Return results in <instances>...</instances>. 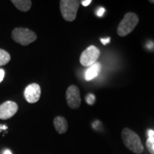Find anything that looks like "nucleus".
Returning a JSON list of instances; mask_svg holds the SVG:
<instances>
[{"mask_svg": "<svg viewBox=\"0 0 154 154\" xmlns=\"http://www.w3.org/2000/svg\"><path fill=\"white\" fill-rule=\"evenodd\" d=\"M0 128H2V129H4V130L7 129V126H5H5H2V125H0Z\"/></svg>", "mask_w": 154, "mask_h": 154, "instance_id": "obj_20", "label": "nucleus"}, {"mask_svg": "<svg viewBox=\"0 0 154 154\" xmlns=\"http://www.w3.org/2000/svg\"><path fill=\"white\" fill-rule=\"evenodd\" d=\"M100 51L95 46H90L82 53L80 56V63L84 66H91L99 59Z\"/></svg>", "mask_w": 154, "mask_h": 154, "instance_id": "obj_5", "label": "nucleus"}, {"mask_svg": "<svg viewBox=\"0 0 154 154\" xmlns=\"http://www.w3.org/2000/svg\"><path fill=\"white\" fill-rule=\"evenodd\" d=\"M4 154H12V153H11L9 150H6V151H5V153H4Z\"/></svg>", "mask_w": 154, "mask_h": 154, "instance_id": "obj_21", "label": "nucleus"}, {"mask_svg": "<svg viewBox=\"0 0 154 154\" xmlns=\"http://www.w3.org/2000/svg\"><path fill=\"white\" fill-rule=\"evenodd\" d=\"M11 2L19 10L24 12L28 11L32 7V1L30 0H12Z\"/></svg>", "mask_w": 154, "mask_h": 154, "instance_id": "obj_11", "label": "nucleus"}, {"mask_svg": "<svg viewBox=\"0 0 154 154\" xmlns=\"http://www.w3.org/2000/svg\"><path fill=\"white\" fill-rule=\"evenodd\" d=\"M105 12V9L104 8H100L99 9V10L98 11V12H97V15L98 16H99V17H101L102 15L103 14V13Z\"/></svg>", "mask_w": 154, "mask_h": 154, "instance_id": "obj_18", "label": "nucleus"}, {"mask_svg": "<svg viewBox=\"0 0 154 154\" xmlns=\"http://www.w3.org/2000/svg\"><path fill=\"white\" fill-rule=\"evenodd\" d=\"M121 137L126 148L136 154H141L143 151L142 144L138 135L128 128H125L121 132Z\"/></svg>", "mask_w": 154, "mask_h": 154, "instance_id": "obj_1", "label": "nucleus"}, {"mask_svg": "<svg viewBox=\"0 0 154 154\" xmlns=\"http://www.w3.org/2000/svg\"><path fill=\"white\" fill-rule=\"evenodd\" d=\"M11 60L10 54L5 50L0 49V66H5Z\"/></svg>", "mask_w": 154, "mask_h": 154, "instance_id": "obj_12", "label": "nucleus"}, {"mask_svg": "<svg viewBox=\"0 0 154 154\" xmlns=\"http://www.w3.org/2000/svg\"><path fill=\"white\" fill-rule=\"evenodd\" d=\"M24 95L26 101L29 103H36L41 96V87L36 83L31 84L25 88Z\"/></svg>", "mask_w": 154, "mask_h": 154, "instance_id": "obj_8", "label": "nucleus"}, {"mask_svg": "<svg viewBox=\"0 0 154 154\" xmlns=\"http://www.w3.org/2000/svg\"><path fill=\"white\" fill-rule=\"evenodd\" d=\"M149 2L150 3H152V4H154V1H151V0H150Z\"/></svg>", "mask_w": 154, "mask_h": 154, "instance_id": "obj_22", "label": "nucleus"}, {"mask_svg": "<svg viewBox=\"0 0 154 154\" xmlns=\"http://www.w3.org/2000/svg\"><path fill=\"white\" fill-rule=\"evenodd\" d=\"M60 11L62 17L67 22H73L76 18L81 1L78 0H61Z\"/></svg>", "mask_w": 154, "mask_h": 154, "instance_id": "obj_3", "label": "nucleus"}, {"mask_svg": "<svg viewBox=\"0 0 154 154\" xmlns=\"http://www.w3.org/2000/svg\"><path fill=\"white\" fill-rule=\"evenodd\" d=\"M11 37L17 43L22 46H27L36 41L37 36L29 29L17 27L12 31Z\"/></svg>", "mask_w": 154, "mask_h": 154, "instance_id": "obj_4", "label": "nucleus"}, {"mask_svg": "<svg viewBox=\"0 0 154 154\" xmlns=\"http://www.w3.org/2000/svg\"><path fill=\"white\" fill-rule=\"evenodd\" d=\"M111 41V38L109 37H107V38H101V42L103 44H107L108 43H109V42Z\"/></svg>", "mask_w": 154, "mask_h": 154, "instance_id": "obj_17", "label": "nucleus"}, {"mask_svg": "<svg viewBox=\"0 0 154 154\" xmlns=\"http://www.w3.org/2000/svg\"><path fill=\"white\" fill-rule=\"evenodd\" d=\"M81 3L84 7H87L91 3V0H82V1H81Z\"/></svg>", "mask_w": 154, "mask_h": 154, "instance_id": "obj_15", "label": "nucleus"}, {"mask_svg": "<svg viewBox=\"0 0 154 154\" xmlns=\"http://www.w3.org/2000/svg\"><path fill=\"white\" fill-rule=\"evenodd\" d=\"M138 22L139 19L137 14L133 12L126 13L124 15V19L119 23L117 28V34L121 37L127 36L134 30Z\"/></svg>", "mask_w": 154, "mask_h": 154, "instance_id": "obj_2", "label": "nucleus"}, {"mask_svg": "<svg viewBox=\"0 0 154 154\" xmlns=\"http://www.w3.org/2000/svg\"><path fill=\"white\" fill-rule=\"evenodd\" d=\"M148 135H149V137H154V131L149 130L148 131Z\"/></svg>", "mask_w": 154, "mask_h": 154, "instance_id": "obj_19", "label": "nucleus"}, {"mask_svg": "<svg viewBox=\"0 0 154 154\" xmlns=\"http://www.w3.org/2000/svg\"><path fill=\"white\" fill-rule=\"evenodd\" d=\"M18 105L16 102L7 101L0 105V119L7 120L16 114L18 111Z\"/></svg>", "mask_w": 154, "mask_h": 154, "instance_id": "obj_7", "label": "nucleus"}, {"mask_svg": "<svg viewBox=\"0 0 154 154\" xmlns=\"http://www.w3.org/2000/svg\"><path fill=\"white\" fill-rule=\"evenodd\" d=\"M66 100L69 108L72 109H79L82 102L79 88L75 85L69 86L66 92Z\"/></svg>", "mask_w": 154, "mask_h": 154, "instance_id": "obj_6", "label": "nucleus"}, {"mask_svg": "<svg viewBox=\"0 0 154 154\" xmlns=\"http://www.w3.org/2000/svg\"><path fill=\"white\" fill-rule=\"evenodd\" d=\"M101 70V63L96 62L89 66L85 74V79L86 81H91L99 75Z\"/></svg>", "mask_w": 154, "mask_h": 154, "instance_id": "obj_10", "label": "nucleus"}, {"mask_svg": "<svg viewBox=\"0 0 154 154\" xmlns=\"http://www.w3.org/2000/svg\"><path fill=\"white\" fill-rule=\"evenodd\" d=\"M146 147L151 154H154V137H149L146 140Z\"/></svg>", "mask_w": 154, "mask_h": 154, "instance_id": "obj_13", "label": "nucleus"}, {"mask_svg": "<svg viewBox=\"0 0 154 154\" xmlns=\"http://www.w3.org/2000/svg\"><path fill=\"white\" fill-rule=\"evenodd\" d=\"M54 126L56 131L60 134H65L68 130V122L66 119L60 116L55 117L54 119Z\"/></svg>", "mask_w": 154, "mask_h": 154, "instance_id": "obj_9", "label": "nucleus"}, {"mask_svg": "<svg viewBox=\"0 0 154 154\" xmlns=\"http://www.w3.org/2000/svg\"><path fill=\"white\" fill-rule=\"evenodd\" d=\"M5 70H4L3 69H0V83L3 81L4 78H5Z\"/></svg>", "mask_w": 154, "mask_h": 154, "instance_id": "obj_16", "label": "nucleus"}, {"mask_svg": "<svg viewBox=\"0 0 154 154\" xmlns=\"http://www.w3.org/2000/svg\"><path fill=\"white\" fill-rule=\"evenodd\" d=\"M95 96L93 94H89L86 96V102L88 105H93L95 103Z\"/></svg>", "mask_w": 154, "mask_h": 154, "instance_id": "obj_14", "label": "nucleus"}]
</instances>
